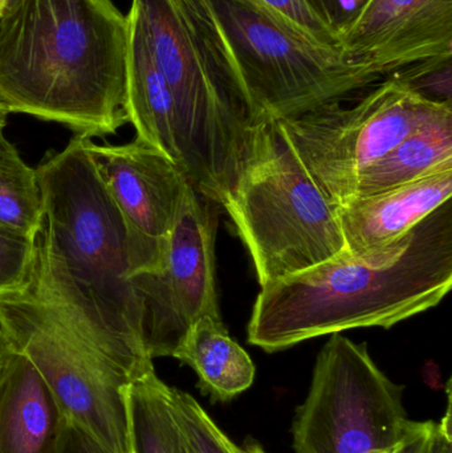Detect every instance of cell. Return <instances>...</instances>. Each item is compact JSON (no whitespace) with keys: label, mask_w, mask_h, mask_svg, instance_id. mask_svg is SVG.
I'll use <instances>...</instances> for the list:
<instances>
[{"label":"cell","mask_w":452,"mask_h":453,"mask_svg":"<svg viewBox=\"0 0 452 453\" xmlns=\"http://www.w3.org/2000/svg\"><path fill=\"white\" fill-rule=\"evenodd\" d=\"M76 135L36 167L44 206L34 281L72 329L130 382L153 372L142 303L129 277L126 234L88 142Z\"/></svg>","instance_id":"1"},{"label":"cell","mask_w":452,"mask_h":453,"mask_svg":"<svg viewBox=\"0 0 452 453\" xmlns=\"http://www.w3.org/2000/svg\"><path fill=\"white\" fill-rule=\"evenodd\" d=\"M129 23L111 0H12L0 15L8 114L103 138L126 124Z\"/></svg>","instance_id":"2"},{"label":"cell","mask_w":452,"mask_h":453,"mask_svg":"<svg viewBox=\"0 0 452 453\" xmlns=\"http://www.w3.org/2000/svg\"><path fill=\"white\" fill-rule=\"evenodd\" d=\"M451 287L448 201L416 226L390 263L373 265L345 250L263 287L247 329L249 342L276 353L356 327L389 329L437 306Z\"/></svg>","instance_id":"3"},{"label":"cell","mask_w":452,"mask_h":453,"mask_svg":"<svg viewBox=\"0 0 452 453\" xmlns=\"http://www.w3.org/2000/svg\"><path fill=\"white\" fill-rule=\"evenodd\" d=\"M130 11L174 100L180 169L222 204L267 119L246 71L207 0H133Z\"/></svg>","instance_id":"4"},{"label":"cell","mask_w":452,"mask_h":453,"mask_svg":"<svg viewBox=\"0 0 452 453\" xmlns=\"http://www.w3.org/2000/svg\"><path fill=\"white\" fill-rule=\"evenodd\" d=\"M222 206L251 255L262 288L347 250L339 204L308 174L273 119L257 127Z\"/></svg>","instance_id":"5"},{"label":"cell","mask_w":452,"mask_h":453,"mask_svg":"<svg viewBox=\"0 0 452 453\" xmlns=\"http://www.w3.org/2000/svg\"><path fill=\"white\" fill-rule=\"evenodd\" d=\"M0 334L11 351L34 364L69 422L111 453H133L129 378L77 335L29 285L0 296Z\"/></svg>","instance_id":"6"},{"label":"cell","mask_w":452,"mask_h":453,"mask_svg":"<svg viewBox=\"0 0 452 453\" xmlns=\"http://www.w3.org/2000/svg\"><path fill=\"white\" fill-rule=\"evenodd\" d=\"M410 419L403 386L393 382L365 343L341 333L323 346L304 402L292 422L295 453H387Z\"/></svg>","instance_id":"7"},{"label":"cell","mask_w":452,"mask_h":453,"mask_svg":"<svg viewBox=\"0 0 452 453\" xmlns=\"http://www.w3.org/2000/svg\"><path fill=\"white\" fill-rule=\"evenodd\" d=\"M450 106L425 97L397 73L350 108L329 104L276 122L308 174L341 206L366 167Z\"/></svg>","instance_id":"8"},{"label":"cell","mask_w":452,"mask_h":453,"mask_svg":"<svg viewBox=\"0 0 452 453\" xmlns=\"http://www.w3.org/2000/svg\"><path fill=\"white\" fill-rule=\"evenodd\" d=\"M235 50L263 116L294 119L340 103L379 79L340 50L303 42L236 0H207Z\"/></svg>","instance_id":"9"},{"label":"cell","mask_w":452,"mask_h":453,"mask_svg":"<svg viewBox=\"0 0 452 453\" xmlns=\"http://www.w3.org/2000/svg\"><path fill=\"white\" fill-rule=\"evenodd\" d=\"M217 215L191 186L159 271L133 276L151 359L172 357L201 317L222 319L215 277Z\"/></svg>","instance_id":"10"},{"label":"cell","mask_w":452,"mask_h":453,"mask_svg":"<svg viewBox=\"0 0 452 453\" xmlns=\"http://www.w3.org/2000/svg\"><path fill=\"white\" fill-rule=\"evenodd\" d=\"M88 148L124 223L130 279L159 271L191 183L172 159L138 138L125 145L89 140Z\"/></svg>","instance_id":"11"},{"label":"cell","mask_w":452,"mask_h":453,"mask_svg":"<svg viewBox=\"0 0 452 453\" xmlns=\"http://www.w3.org/2000/svg\"><path fill=\"white\" fill-rule=\"evenodd\" d=\"M339 35L345 61L379 76L451 60L452 0H365Z\"/></svg>","instance_id":"12"},{"label":"cell","mask_w":452,"mask_h":453,"mask_svg":"<svg viewBox=\"0 0 452 453\" xmlns=\"http://www.w3.org/2000/svg\"><path fill=\"white\" fill-rule=\"evenodd\" d=\"M452 170H442L366 198L339 206L347 252L373 265L401 255L411 231L438 207L451 201Z\"/></svg>","instance_id":"13"},{"label":"cell","mask_w":452,"mask_h":453,"mask_svg":"<svg viewBox=\"0 0 452 453\" xmlns=\"http://www.w3.org/2000/svg\"><path fill=\"white\" fill-rule=\"evenodd\" d=\"M68 423L34 364L8 351L0 365V453H58Z\"/></svg>","instance_id":"14"},{"label":"cell","mask_w":452,"mask_h":453,"mask_svg":"<svg viewBox=\"0 0 452 453\" xmlns=\"http://www.w3.org/2000/svg\"><path fill=\"white\" fill-rule=\"evenodd\" d=\"M125 114L138 140L172 159L180 169L177 114L172 92L156 65L137 16L129 11ZM182 170V169H180Z\"/></svg>","instance_id":"15"},{"label":"cell","mask_w":452,"mask_h":453,"mask_svg":"<svg viewBox=\"0 0 452 453\" xmlns=\"http://www.w3.org/2000/svg\"><path fill=\"white\" fill-rule=\"evenodd\" d=\"M442 170H452V106L366 167L358 175L349 201L385 193Z\"/></svg>","instance_id":"16"},{"label":"cell","mask_w":452,"mask_h":453,"mask_svg":"<svg viewBox=\"0 0 452 453\" xmlns=\"http://www.w3.org/2000/svg\"><path fill=\"white\" fill-rule=\"evenodd\" d=\"M172 358L198 375L199 388L212 402H228L251 388L255 365L228 334L222 319L201 317L191 325Z\"/></svg>","instance_id":"17"},{"label":"cell","mask_w":452,"mask_h":453,"mask_svg":"<svg viewBox=\"0 0 452 453\" xmlns=\"http://www.w3.org/2000/svg\"><path fill=\"white\" fill-rule=\"evenodd\" d=\"M126 407L133 453H190L156 370L127 385Z\"/></svg>","instance_id":"18"},{"label":"cell","mask_w":452,"mask_h":453,"mask_svg":"<svg viewBox=\"0 0 452 453\" xmlns=\"http://www.w3.org/2000/svg\"><path fill=\"white\" fill-rule=\"evenodd\" d=\"M0 225L36 239L44 225V206L36 169L24 162L0 132Z\"/></svg>","instance_id":"19"},{"label":"cell","mask_w":452,"mask_h":453,"mask_svg":"<svg viewBox=\"0 0 452 453\" xmlns=\"http://www.w3.org/2000/svg\"><path fill=\"white\" fill-rule=\"evenodd\" d=\"M281 31L328 50H340V21L323 0H236Z\"/></svg>","instance_id":"20"},{"label":"cell","mask_w":452,"mask_h":453,"mask_svg":"<svg viewBox=\"0 0 452 453\" xmlns=\"http://www.w3.org/2000/svg\"><path fill=\"white\" fill-rule=\"evenodd\" d=\"M172 411L190 453H247L218 427L194 396L170 388Z\"/></svg>","instance_id":"21"},{"label":"cell","mask_w":452,"mask_h":453,"mask_svg":"<svg viewBox=\"0 0 452 453\" xmlns=\"http://www.w3.org/2000/svg\"><path fill=\"white\" fill-rule=\"evenodd\" d=\"M34 240L0 225V296L28 287L36 253Z\"/></svg>","instance_id":"22"},{"label":"cell","mask_w":452,"mask_h":453,"mask_svg":"<svg viewBox=\"0 0 452 453\" xmlns=\"http://www.w3.org/2000/svg\"><path fill=\"white\" fill-rule=\"evenodd\" d=\"M392 453H452L450 396L440 423L410 420L405 436Z\"/></svg>","instance_id":"23"},{"label":"cell","mask_w":452,"mask_h":453,"mask_svg":"<svg viewBox=\"0 0 452 453\" xmlns=\"http://www.w3.org/2000/svg\"><path fill=\"white\" fill-rule=\"evenodd\" d=\"M58 453H111L89 434L69 422Z\"/></svg>","instance_id":"24"},{"label":"cell","mask_w":452,"mask_h":453,"mask_svg":"<svg viewBox=\"0 0 452 453\" xmlns=\"http://www.w3.org/2000/svg\"><path fill=\"white\" fill-rule=\"evenodd\" d=\"M244 451L247 453H267L259 443L254 441H247L246 446H244Z\"/></svg>","instance_id":"25"},{"label":"cell","mask_w":452,"mask_h":453,"mask_svg":"<svg viewBox=\"0 0 452 453\" xmlns=\"http://www.w3.org/2000/svg\"><path fill=\"white\" fill-rule=\"evenodd\" d=\"M8 351H10V349H8L7 342H5L4 338H3V335L0 334V365H2L3 361H4L5 357H7Z\"/></svg>","instance_id":"26"},{"label":"cell","mask_w":452,"mask_h":453,"mask_svg":"<svg viewBox=\"0 0 452 453\" xmlns=\"http://www.w3.org/2000/svg\"><path fill=\"white\" fill-rule=\"evenodd\" d=\"M7 111H5L4 106L0 103V132H3V129H4L5 122H7Z\"/></svg>","instance_id":"27"},{"label":"cell","mask_w":452,"mask_h":453,"mask_svg":"<svg viewBox=\"0 0 452 453\" xmlns=\"http://www.w3.org/2000/svg\"><path fill=\"white\" fill-rule=\"evenodd\" d=\"M8 3L10 0H0V15L4 12L5 8H7Z\"/></svg>","instance_id":"28"},{"label":"cell","mask_w":452,"mask_h":453,"mask_svg":"<svg viewBox=\"0 0 452 453\" xmlns=\"http://www.w3.org/2000/svg\"><path fill=\"white\" fill-rule=\"evenodd\" d=\"M323 2L334 12V0H323Z\"/></svg>","instance_id":"29"},{"label":"cell","mask_w":452,"mask_h":453,"mask_svg":"<svg viewBox=\"0 0 452 453\" xmlns=\"http://www.w3.org/2000/svg\"><path fill=\"white\" fill-rule=\"evenodd\" d=\"M393 451H390V452H387V453H392Z\"/></svg>","instance_id":"30"},{"label":"cell","mask_w":452,"mask_h":453,"mask_svg":"<svg viewBox=\"0 0 452 453\" xmlns=\"http://www.w3.org/2000/svg\"><path fill=\"white\" fill-rule=\"evenodd\" d=\"M10 2H12V0H10Z\"/></svg>","instance_id":"31"},{"label":"cell","mask_w":452,"mask_h":453,"mask_svg":"<svg viewBox=\"0 0 452 453\" xmlns=\"http://www.w3.org/2000/svg\"><path fill=\"white\" fill-rule=\"evenodd\" d=\"M393 451H395V449H393Z\"/></svg>","instance_id":"32"}]
</instances>
